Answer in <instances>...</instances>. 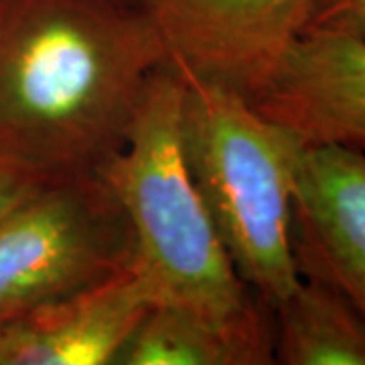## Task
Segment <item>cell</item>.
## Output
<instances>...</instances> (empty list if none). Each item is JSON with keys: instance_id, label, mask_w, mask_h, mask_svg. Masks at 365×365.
<instances>
[{"instance_id": "1", "label": "cell", "mask_w": 365, "mask_h": 365, "mask_svg": "<svg viewBox=\"0 0 365 365\" xmlns=\"http://www.w3.org/2000/svg\"><path fill=\"white\" fill-rule=\"evenodd\" d=\"M169 66L130 0H0V177H100Z\"/></svg>"}, {"instance_id": "2", "label": "cell", "mask_w": 365, "mask_h": 365, "mask_svg": "<svg viewBox=\"0 0 365 365\" xmlns=\"http://www.w3.org/2000/svg\"><path fill=\"white\" fill-rule=\"evenodd\" d=\"M181 144L235 272L274 309L300 282L292 227L307 143L246 96L182 79Z\"/></svg>"}, {"instance_id": "3", "label": "cell", "mask_w": 365, "mask_h": 365, "mask_svg": "<svg viewBox=\"0 0 365 365\" xmlns=\"http://www.w3.org/2000/svg\"><path fill=\"white\" fill-rule=\"evenodd\" d=\"M181 104L182 78L163 67L144 93L128 140L100 177L128 217L134 268L155 304L232 317L260 297L235 272L189 173Z\"/></svg>"}, {"instance_id": "4", "label": "cell", "mask_w": 365, "mask_h": 365, "mask_svg": "<svg viewBox=\"0 0 365 365\" xmlns=\"http://www.w3.org/2000/svg\"><path fill=\"white\" fill-rule=\"evenodd\" d=\"M134 264V235L102 177L29 191L0 215V323L57 304Z\"/></svg>"}, {"instance_id": "5", "label": "cell", "mask_w": 365, "mask_h": 365, "mask_svg": "<svg viewBox=\"0 0 365 365\" xmlns=\"http://www.w3.org/2000/svg\"><path fill=\"white\" fill-rule=\"evenodd\" d=\"M182 79L254 102L325 0H132Z\"/></svg>"}, {"instance_id": "6", "label": "cell", "mask_w": 365, "mask_h": 365, "mask_svg": "<svg viewBox=\"0 0 365 365\" xmlns=\"http://www.w3.org/2000/svg\"><path fill=\"white\" fill-rule=\"evenodd\" d=\"M292 246L300 276H317L365 314V153L307 144L294 191Z\"/></svg>"}, {"instance_id": "7", "label": "cell", "mask_w": 365, "mask_h": 365, "mask_svg": "<svg viewBox=\"0 0 365 365\" xmlns=\"http://www.w3.org/2000/svg\"><path fill=\"white\" fill-rule=\"evenodd\" d=\"M252 104L307 144L365 153V43L339 33H304Z\"/></svg>"}, {"instance_id": "8", "label": "cell", "mask_w": 365, "mask_h": 365, "mask_svg": "<svg viewBox=\"0 0 365 365\" xmlns=\"http://www.w3.org/2000/svg\"><path fill=\"white\" fill-rule=\"evenodd\" d=\"M153 304L132 264L76 297L0 323V365H114Z\"/></svg>"}, {"instance_id": "9", "label": "cell", "mask_w": 365, "mask_h": 365, "mask_svg": "<svg viewBox=\"0 0 365 365\" xmlns=\"http://www.w3.org/2000/svg\"><path fill=\"white\" fill-rule=\"evenodd\" d=\"M274 364V313L262 299L232 317L153 304L114 365Z\"/></svg>"}, {"instance_id": "10", "label": "cell", "mask_w": 365, "mask_h": 365, "mask_svg": "<svg viewBox=\"0 0 365 365\" xmlns=\"http://www.w3.org/2000/svg\"><path fill=\"white\" fill-rule=\"evenodd\" d=\"M272 313L274 364L365 365V314L339 288L300 276Z\"/></svg>"}, {"instance_id": "11", "label": "cell", "mask_w": 365, "mask_h": 365, "mask_svg": "<svg viewBox=\"0 0 365 365\" xmlns=\"http://www.w3.org/2000/svg\"><path fill=\"white\" fill-rule=\"evenodd\" d=\"M309 31L349 35L365 43V0H325Z\"/></svg>"}, {"instance_id": "12", "label": "cell", "mask_w": 365, "mask_h": 365, "mask_svg": "<svg viewBox=\"0 0 365 365\" xmlns=\"http://www.w3.org/2000/svg\"><path fill=\"white\" fill-rule=\"evenodd\" d=\"M29 191H33V187H25V185L6 181L0 177V215L11 205H14L21 197H25Z\"/></svg>"}, {"instance_id": "13", "label": "cell", "mask_w": 365, "mask_h": 365, "mask_svg": "<svg viewBox=\"0 0 365 365\" xmlns=\"http://www.w3.org/2000/svg\"><path fill=\"white\" fill-rule=\"evenodd\" d=\"M130 2H132V0H130Z\"/></svg>"}]
</instances>
